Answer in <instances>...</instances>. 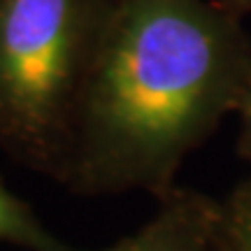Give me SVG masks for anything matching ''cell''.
<instances>
[{"mask_svg": "<svg viewBox=\"0 0 251 251\" xmlns=\"http://www.w3.org/2000/svg\"><path fill=\"white\" fill-rule=\"evenodd\" d=\"M96 251H224V200L177 186L137 230Z\"/></svg>", "mask_w": 251, "mask_h": 251, "instance_id": "3", "label": "cell"}, {"mask_svg": "<svg viewBox=\"0 0 251 251\" xmlns=\"http://www.w3.org/2000/svg\"><path fill=\"white\" fill-rule=\"evenodd\" d=\"M114 0H0V147L58 181Z\"/></svg>", "mask_w": 251, "mask_h": 251, "instance_id": "2", "label": "cell"}, {"mask_svg": "<svg viewBox=\"0 0 251 251\" xmlns=\"http://www.w3.org/2000/svg\"><path fill=\"white\" fill-rule=\"evenodd\" d=\"M237 119H240V133H237V153L240 158L247 161L251 165V81L247 91H244V98L237 107Z\"/></svg>", "mask_w": 251, "mask_h": 251, "instance_id": "6", "label": "cell"}, {"mask_svg": "<svg viewBox=\"0 0 251 251\" xmlns=\"http://www.w3.org/2000/svg\"><path fill=\"white\" fill-rule=\"evenodd\" d=\"M249 81L251 37L219 0H114L58 184L84 198L161 200Z\"/></svg>", "mask_w": 251, "mask_h": 251, "instance_id": "1", "label": "cell"}, {"mask_svg": "<svg viewBox=\"0 0 251 251\" xmlns=\"http://www.w3.org/2000/svg\"><path fill=\"white\" fill-rule=\"evenodd\" d=\"M221 5H226V7L230 9V12H235L237 17H247V14H251V0H219Z\"/></svg>", "mask_w": 251, "mask_h": 251, "instance_id": "7", "label": "cell"}, {"mask_svg": "<svg viewBox=\"0 0 251 251\" xmlns=\"http://www.w3.org/2000/svg\"><path fill=\"white\" fill-rule=\"evenodd\" d=\"M224 251H251V177L224 198Z\"/></svg>", "mask_w": 251, "mask_h": 251, "instance_id": "5", "label": "cell"}, {"mask_svg": "<svg viewBox=\"0 0 251 251\" xmlns=\"http://www.w3.org/2000/svg\"><path fill=\"white\" fill-rule=\"evenodd\" d=\"M0 242L24 251H77L47 228L35 209L0 179Z\"/></svg>", "mask_w": 251, "mask_h": 251, "instance_id": "4", "label": "cell"}]
</instances>
